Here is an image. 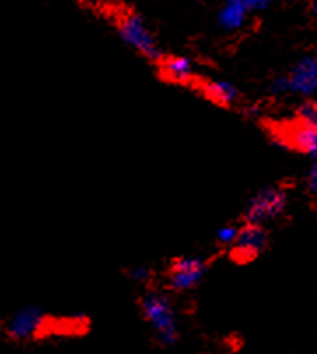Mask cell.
Segmentation results:
<instances>
[{"instance_id": "6da1fadb", "label": "cell", "mask_w": 317, "mask_h": 354, "mask_svg": "<svg viewBox=\"0 0 317 354\" xmlns=\"http://www.w3.org/2000/svg\"><path fill=\"white\" fill-rule=\"evenodd\" d=\"M144 319L148 321L158 340L165 346H172L179 337V319L174 301L162 291H149L140 300Z\"/></svg>"}, {"instance_id": "7a4b0ae2", "label": "cell", "mask_w": 317, "mask_h": 354, "mask_svg": "<svg viewBox=\"0 0 317 354\" xmlns=\"http://www.w3.org/2000/svg\"><path fill=\"white\" fill-rule=\"evenodd\" d=\"M117 34H119L121 41L135 49L137 53H140L148 60L158 62L160 64L162 58L165 57L162 46L156 41L155 34H153L146 19L139 12H123L117 18Z\"/></svg>"}, {"instance_id": "3957f363", "label": "cell", "mask_w": 317, "mask_h": 354, "mask_svg": "<svg viewBox=\"0 0 317 354\" xmlns=\"http://www.w3.org/2000/svg\"><path fill=\"white\" fill-rule=\"evenodd\" d=\"M287 207V192L280 186H267L251 196L244 211L247 225H260L279 218Z\"/></svg>"}, {"instance_id": "277c9868", "label": "cell", "mask_w": 317, "mask_h": 354, "mask_svg": "<svg viewBox=\"0 0 317 354\" xmlns=\"http://www.w3.org/2000/svg\"><path fill=\"white\" fill-rule=\"evenodd\" d=\"M207 274V261L202 257L175 258L169 268V286L174 291H189Z\"/></svg>"}, {"instance_id": "5b68a950", "label": "cell", "mask_w": 317, "mask_h": 354, "mask_svg": "<svg viewBox=\"0 0 317 354\" xmlns=\"http://www.w3.org/2000/svg\"><path fill=\"white\" fill-rule=\"evenodd\" d=\"M289 93L302 97L303 100H312L317 91V58L316 55H303L286 72Z\"/></svg>"}, {"instance_id": "8992f818", "label": "cell", "mask_w": 317, "mask_h": 354, "mask_svg": "<svg viewBox=\"0 0 317 354\" xmlns=\"http://www.w3.org/2000/svg\"><path fill=\"white\" fill-rule=\"evenodd\" d=\"M46 321H48V317L39 307H21L9 317L8 324H6V332L15 340L34 339L44 330Z\"/></svg>"}, {"instance_id": "52a82bcc", "label": "cell", "mask_w": 317, "mask_h": 354, "mask_svg": "<svg viewBox=\"0 0 317 354\" xmlns=\"http://www.w3.org/2000/svg\"><path fill=\"white\" fill-rule=\"evenodd\" d=\"M268 234L265 226L244 225L238 228L237 241L231 245V254L237 261H251L267 249Z\"/></svg>"}, {"instance_id": "ba28073f", "label": "cell", "mask_w": 317, "mask_h": 354, "mask_svg": "<svg viewBox=\"0 0 317 354\" xmlns=\"http://www.w3.org/2000/svg\"><path fill=\"white\" fill-rule=\"evenodd\" d=\"M280 136H282V144H287L293 149L300 151V153H303L307 156H312V160H316L317 127H310V124H303L295 121Z\"/></svg>"}, {"instance_id": "9c48e42d", "label": "cell", "mask_w": 317, "mask_h": 354, "mask_svg": "<svg viewBox=\"0 0 317 354\" xmlns=\"http://www.w3.org/2000/svg\"><path fill=\"white\" fill-rule=\"evenodd\" d=\"M251 12L246 0H228L218 11V27L223 32H237L246 27Z\"/></svg>"}, {"instance_id": "30bf717a", "label": "cell", "mask_w": 317, "mask_h": 354, "mask_svg": "<svg viewBox=\"0 0 317 354\" xmlns=\"http://www.w3.org/2000/svg\"><path fill=\"white\" fill-rule=\"evenodd\" d=\"M160 68L165 80L172 83H189L195 77V64L189 57L182 55H172L163 57L160 62Z\"/></svg>"}, {"instance_id": "8fae6325", "label": "cell", "mask_w": 317, "mask_h": 354, "mask_svg": "<svg viewBox=\"0 0 317 354\" xmlns=\"http://www.w3.org/2000/svg\"><path fill=\"white\" fill-rule=\"evenodd\" d=\"M200 91L211 102L218 106H233L240 98V91L231 81L227 80H207L200 83Z\"/></svg>"}, {"instance_id": "7c38bea8", "label": "cell", "mask_w": 317, "mask_h": 354, "mask_svg": "<svg viewBox=\"0 0 317 354\" xmlns=\"http://www.w3.org/2000/svg\"><path fill=\"white\" fill-rule=\"evenodd\" d=\"M298 123L310 124V127H317V106L314 100H302V104L296 109V120Z\"/></svg>"}, {"instance_id": "4fadbf2b", "label": "cell", "mask_w": 317, "mask_h": 354, "mask_svg": "<svg viewBox=\"0 0 317 354\" xmlns=\"http://www.w3.org/2000/svg\"><path fill=\"white\" fill-rule=\"evenodd\" d=\"M237 235H238V226L224 225L215 232V241H218L221 245H233V242L237 241Z\"/></svg>"}, {"instance_id": "5bb4252c", "label": "cell", "mask_w": 317, "mask_h": 354, "mask_svg": "<svg viewBox=\"0 0 317 354\" xmlns=\"http://www.w3.org/2000/svg\"><path fill=\"white\" fill-rule=\"evenodd\" d=\"M270 93L273 97H284V95L289 93V83H287V75L279 74L276 75L270 83Z\"/></svg>"}, {"instance_id": "9a60e30c", "label": "cell", "mask_w": 317, "mask_h": 354, "mask_svg": "<svg viewBox=\"0 0 317 354\" xmlns=\"http://www.w3.org/2000/svg\"><path fill=\"white\" fill-rule=\"evenodd\" d=\"M128 277L132 281H135V283H146V281L151 277V268H149L148 265H144V263L133 265V267L130 268V272H128Z\"/></svg>"}, {"instance_id": "2e32d148", "label": "cell", "mask_w": 317, "mask_h": 354, "mask_svg": "<svg viewBox=\"0 0 317 354\" xmlns=\"http://www.w3.org/2000/svg\"><path fill=\"white\" fill-rule=\"evenodd\" d=\"M305 188L309 193H316L317 192V165L316 162H312V165L309 167L305 174Z\"/></svg>"}]
</instances>
